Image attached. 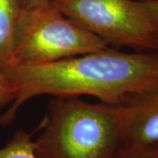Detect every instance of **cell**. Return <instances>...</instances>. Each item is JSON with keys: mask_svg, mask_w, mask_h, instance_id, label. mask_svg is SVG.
Here are the masks:
<instances>
[{"mask_svg": "<svg viewBox=\"0 0 158 158\" xmlns=\"http://www.w3.org/2000/svg\"><path fill=\"white\" fill-rule=\"evenodd\" d=\"M4 73L15 89L14 100L0 116V126H8L23 104L40 95H88L119 105L128 95L158 85V51L127 53L108 46L48 63L9 64Z\"/></svg>", "mask_w": 158, "mask_h": 158, "instance_id": "1", "label": "cell"}, {"mask_svg": "<svg viewBox=\"0 0 158 158\" xmlns=\"http://www.w3.org/2000/svg\"><path fill=\"white\" fill-rule=\"evenodd\" d=\"M34 141L38 158H113L124 145L118 105L55 97Z\"/></svg>", "mask_w": 158, "mask_h": 158, "instance_id": "2", "label": "cell"}, {"mask_svg": "<svg viewBox=\"0 0 158 158\" xmlns=\"http://www.w3.org/2000/svg\"><path fill=\"white\" fill-rule=\"evenodd\" d=\"M108 46L104 40L65 17L51 4L22 8L8 65L56 62Z\"/></svg>", "mask_w": 158, "mask_h": 158, "instance_id": "3", "label": "cell"}, {"mask_svg": "<svg viewBox=\"0 0 158 158\" xmlns=\"http://www.w3.org/2000/svg\"><path fill=\"white\" fill-rule=\"evenodd\" d=\"M50 4L108 45L158 51V39L139 0H51Z\"/></svg>", "mask_w": 158, "mask_h": 158, "instance_id": "4", "label": "cell"}, {"mask_svg": "<svg viewBox=\"0 0 158 158\" xmlns=\"http://www.w3.org/2000/svg\"><path fill=\"white\" fill-rule=\"evenodd\" d=\"M118 106L123 121V146L158 143V85L128 95Z\"/></svg>", "mask_w": 158, "mask_h": 158, "instance_id": "5", "label": "cell"}, {"mask_svg": "<svg viewBox=\"0 0 158 158\" xmlns=\"http://www.w3.org/2000/svg\"><path fill=\"white\" fill-rule=\"evenodd\" d=\"M21 0H0V70L10 62L14 34L22 11Z\"/></svg>", "mask_w": 158, "mask_h": 158, "instance_id": "6", "label": "cell"}, {"mask_svg": "<svg viewBox=\"0 0 158 158\" xmlns=\"http://www.w3.org/2000/svg\"><path fill=\"white\" fill-rule=\"evenodd\" d=\"M0 158H38L31 134L23 129L17 131L4 147L0 148Z\"/></svg>", "mask_w": 158, "mask_h": 158, "instance_id": "7", "label": "cell"}, {"mask_svg": "<svg viewBox=\"0 0 158 158\" xmlns=\"http://www.w3.org/2000/svg\"><path fill=\"white\" fill-rule=\"evenodd\" d=\"M113 158H158V145L123 146Z\"/></svg>", "mask_w": 158, "mask_h": 158, "instance_id": "8", "label": "cell"}, {"mask_svg": "<svg viewBox=\"0 0 158 158\" xmlns=\"http://www.w3.org/2000/svg\"><path fill=\"white\" fill-rule=\"evenodd\" d=\"M15 98V89L4 72L0 70V109L11 104Z\"/></svg>", "mask_w": 158, "mask_h": 158, "instance_id": "9", "label": "cell"}, {"mask_svg": "<svg viewBox=\"0 0 158 158\" xmlns=\"http://www.w3.org/2000/svg\"><path fill=\"white\" fill-rule=\"evenodd\" d=\"M158 39V0H139Z\"/></svg>", "mask_w": 158, "mask_h": 158, "instance_id": "10", "label": "cell"}, {"mask_svg": "<svg viewBox=\"0 0 158 158\" xmlns=\"http://www.w3.org/2000/svg\"><path fill=\"white\" fill-rule=\"evenodd\" d=\"M23 8H36L50 4L51 0H21Z\"/></svg>", "mask_w": 158, "mask_h": 158, "instance_id": "11", "label": "cell"}, {"mask_svg": "<svg viewBox=\"0 0 158 158\" xmlns=\"http://www.w3.org/2000/svg\"><path fill=\"white\" fill-rule=\"evenodd\" d=\"M156 145H158V143H156Z\"/></svg>", "mask_w": 158, "mask_h": 158, "instance_id": "12", "label": "cell"}]
</instances>
